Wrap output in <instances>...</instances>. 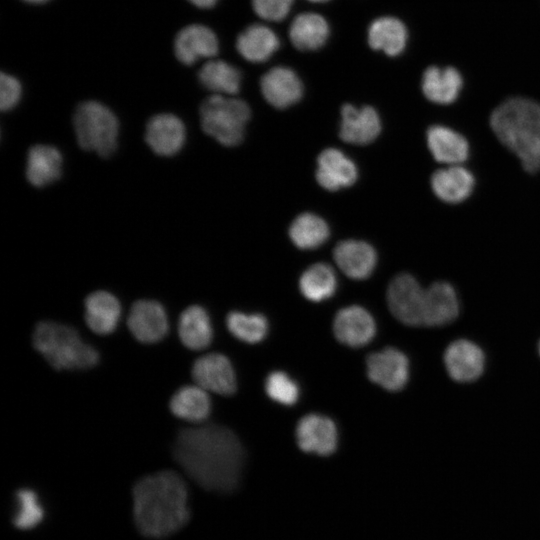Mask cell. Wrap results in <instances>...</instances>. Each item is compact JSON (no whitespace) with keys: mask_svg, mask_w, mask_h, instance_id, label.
<instances>
[{"mask_svg":"<svg viewBox=\"0 0 540 540\" xmlns=\"http://www.w3.org/2000/svg\"><path fill=\"white\" fill-rule=\"evenodd\" d=\"M268 397L285 406L294 405L299 398L300 390L297 382L283 371H272L264 382Z\"/></svg>","mask_w":540,"mask_h":540,"instance_id":"36","label":"cell"},{"mask_svg":"<svg viewBox=\"0 0 540 540\" xmlns=\"http://www.w3.org/2000/svg\"><path fill=\"white\" fill-rule=\"evenodd\" d=\"M430 184L432 191L440 200L456 204L466 200L472 194L475 177L466 167L454 164L434 171Z\"/></svg>","mask_w":540,"mask_h":540,"instance_id":"19","label":"cell"},{"mask_svg":"<svg viewBox=\"0 0 540 540\" xmlns=\"http://www.w3.org/2000/svg\"><path fill=\"white\" fill-rule=\"evenodd\" d=\"M459 314L455 288L446 281H436L425 288L423 325L436 327L453 322Z\"/></svg>","mask_w":540,"mask_h":540,"instance_id":"18","label":"cell"},{"mask_svg":"<svg viewBox=\"0 0 540 540\" xmlns=\"http://www.w3.org/2000/svg\"><path fill=\"white\" fill-rule=\"evenodd\" d=\"M79 145L100 156L110 155L117 146L119 123L115 114L97 101L80 103L73 116Z\"/></svg>","mask_w":540,"mask_h":540,"instance_id":"6","label":"cell"},{"mask_svg":"<svg viewBox=\"0 0 540 540\" xmlns=\"http://www.w3.org/2000/svg\"><path fill=\"white\" fill-rule=\"evenodd\" d=\"M226 326L235 338L248 344L263 341L269 330L268 321L264 315L246 314L241 311H231L226 317Z\"/></svg>","mask_w":540,"mask_h":540,"instance_id":"34","label":"cell"},{"mask_svg":"<svg viewBox=\"0 0 540 540\" xmlns=\"http://www.w3.org/2000/svg\"><path fill=\"white\" fill-rule=\"evenodd\" d=\"M367 377L383 389L400 391L409 379V360L394 347L371 353L366 360Z\"/></svg>","mask_w":540,"mask_h":540,"instance_id":"8","label":"cell"},{"mask_svg":"<svg viewBox=\"0 0 540 540\" xmlns=\"http://www.w3.org/2000/svg\"><path fill=\"white\" fill-rule=\"evenodd\" d=\"M380 131V117L374 108H356L351 104L342 106L339 135L343 141L357 145L368 144L377 138Z\"/></svg>","mask_w":540,"mask_h":540,"instance_id":"16","label":"cell"},{"mask_svg":"<svg viewBox=\"0 0 540 540\" xmlns=\"http://www.w3.org/2000/svg\"><path fill=\"white\" fill-rule=\"evenodd\" d=\"M200 84L207 90L221 94H236L241 85V72L223 60H211L198 72Z\"/></svg>","mask_w":540,"mask_h":540,"instance_id":"31","label":"cell"},{"mask_svg":"<svg viewBox=\"0 0 540 540\" xmlns=\"http://www.w3.org/2000/svg\"><path fill=\"white\" fill-rule=\"evenodd\" d=\"M191 374L207 392L229 396L237 390V379L230 360L221 353H208L196 359Z\"/></svg>","mask_w":540,"mask_h":540,"instance_id":"9","label":"cell"},{"mask_svg":"<svg viewBox=\"0 0 540 540\" xmlns=\"http://www.w3.org/2000/svg\"><path fill=\"white\" fill-rule=\"evenodd\" d=\"M295 436L298 447L306 453L329 456L337 448L336 424L325 415L311 413L303 416L297 423Z\"/></svg>","mask_w":540,"mask_h":540,"instance_id":"11","label":"cell"},{"mask_svg":"<svg viewBox=\"0 0 540 540\" xmlns=\"http://www.w3.org/2000/svg\"><path fill=\"white\" fill-rule=\"evenodd\" d=\"M426 142L434 159L449 165L461 164L469 157L470 146L464 135L451 127L434 124L426 131Z\"/></svg>","mask_w":540,"mask_h":540,"instance_id":"21","label":"cell"},{"mask_svg":"<svg viewBox=\"0 0 540 540\" xmlns=\"http://www.w3.org/2000/svg\"><path fill=\"white\" fill-rule=\"evenodd\" d=\"M188 489L171 470L158 471L138 480L132 490L133 517L139 532L164 538L182 529L190 519Z\"/></svg>","mask_w":540,"mask_h":540,"instance_id":"2","label":"cell"},{"mask_svg":"<svg viewBox=\"0 0 540 540\" xmlns=\"http://www.w3.org/2000/svg\"><path fill=\"white\" fill-rule=\"evenodd\" d=\"M490 127L498 140L529 173L540 170V103L522 96L510 97L491 113Z\"/></svg>","mask_w":540,"mask_h":540,"instance_id":"3","label":"cell"},{"mask_svg":"<svg viewBox=\"0 0 540 540\" xmlns=\"http://www.w3.org/2000/svg\"><path fill=\"white\" fill-rule=\"evenodd\" d=\"M34 348L56 370H84L96 366L99 352L71 326L41 321L33 331Z\"/></svg>","mask_w":540,"mask_h":540,"instance_id":"4","label":"cell"},{"mask_svg":"<svg viewBox=\"0 0 540 540\" xmlns=\"http://www.w3.org/2000/svg\"><path fill=\"white\" fill-rule=\"evenodd\" d=\"M23 1L30 4H42V3L48 2L49 0H23Z\"/></svg>","mask_w":540,"mask_h":540,"instance_id":"40","label":"cell"},{"mask_svg":"<svg viewBox=\"0 0 540 540\" xmlns=\"http://www.w3.org/2000/svg\"><path fill=\"white\" fill-rule=\"evenodd\" d=\"M335 338L343 345L359 348L367 345L376 334V323L365 308L351 305L340 309L333 320Z\"/></svg>","mask_w":540,"mask_h":540,"instance_id":"12","label":"cell"},{"mask_svg":"<svg viewBox=\"0 0 540 540\" xmlns=\"http://www.w3.org/2000/svg\"><path fill=\"white\" fill-rule=\"evenodd\" d=\"M309 1H312V2H324V1H328V0H309Z\"/></svg>","mask_w":540,"mask_h":540,"instance_id":"41","label":"cell"},{"mask_svg":"<svg viewBox=\"0 0 540 540\" xmlns=\"http://www.w3.org/2000/svg\"><path fill=\"white\" fill-rule=\"evenodd\" d=\"M219 42L212 29L203 24L183 27L175 36V57L185 65H193L199 59L211 58L218 53Z\"/></svg>","mask_w":540,"mask_h":540,"instance_id":"13","label":"cell"},{"mask_svg":"<svg viewBox=\"0 0 540 540\" xmlns=\"http://www.w3.org/2000/svg\"><path fill=\"white\" fill-rule=\"evenodd\" d=\"M186 137L181 119L170 113H161L150 118L146 125L145 140L160 156H172L179 152Z\"/></svg>","mask_w":540,"mask_h":540,"instance_id":"17","label":"cell"},{"mask_svg":"<svg viewBox=\"0 0 540 540\" xmlns=\"http://www.w3.org/2000/svg\"><path fill=\"white\" fill-rule=\"evenodd\" d=\"M538 352H539V355H540V342H539V345H538Z\"/></svg>","mask_w":540,"mask_h":540,"instance_id":"42","label":"cell"},{"mask_svg":"<svg viewBox=\"0 0 540 540\" xmlns=\"http://www.w3.org/2000/svg\"><path fill=\"white\" fill-rule=\"evenodd\" d=\"M260 88L265 100L278 109L296 104L303 95V85L290 68L278 66L267 71L261 78Z\"/></svg>","mask_w":540,"mask_h":540,"instance_id":"15","label":"cell"},{"mask_svg":"<svg viewBox=\"0 0 540 540\" xmlns=\"http://www.w3.org/2000/svg\"><path fill=\"white\" fill-rule=\"evenodd\" d=\"M236 48L247 61L260 63L269 59L279 48V38L269 27L253 24L239 34Z\"/></svg>","mask_w":540,"mask_h":540,"instance_id":"26","label":"cell"},{"mask_svg":"<svg viewBox=\"0 0 540 540\" xmlns=\"http://www.w3.org/2000/svg\"><path fill=\"white\" fill-rule=\"evenodd\" d=\"M421 88L429 101L448 105L458 98L463 88V77L454 67L430 66L423 73Z\"/></svg>","mask_w":540,"mask_h":540,"instance_id":"24","label":"cell"},{"mask_svg":"<svg viewBox=\"0 0 540 540\" xmlns=\"http://www.w3.org/2000/svg\"><path fill=\"white\" fill-rule=\"evenodd\" d=\"M250 114L245 101L218 94L208 97L200 106L204 132L224 146H235L242 141Z\"/></svg>","mask_w":540,"mask_h":540,"instance_id":"5","label":"cell"},{"mask_svg":"<svg viewBox=\"0 0 540 540\" xmlns=\"http://www.w3.org/2000/svg\"><path fill=\"white\" fill-rule=\"evenodd\" d=\"M173 457L199 486L227 493L240 483L245 454L237 435L227 427L206 424L181 429Z\"/></svg>","mask_w":540,"mask_h":540,"instance_id":"1","label":"cell"},{"mask_svg":"<svg viewBox=\"0 0 540 540\" xmlns=\"http://www.w3.org/2000/svg\"><path fill=\"white\" fill-rule=\"evenodd\" d=\"M62 156L52 146L34 145L27 156L26 176L28 181L42 187L57 180L61 175Z\"/></svg>","mask_w":540,"mask_h":540,"instance_id":"28","label":"cell"},{"mask_svg":"<svg viewBox=\"0 0 540 540\" xmlns=\"http://www.w3.org/2000/svg\"><path fill=\"white\" fill-rule=\"evenodd\" d=\"M337 278L333 268L326 263H316L307 268L299 279L301 294L309 301L321 302L335 293Z\"/></svg>","mask_w":540,"mask_h":540,"instance_id":"32","label":"cell"},{"mask_svg":"<svg viewBox=\"0 0 540 540\" xmlns=\"http://www.w3.org/2000/svg\"><path fill=\"white\" fill-rule=\"evenodd\" d=\"M292 242L300 249H314L329 237V227L319 216L303 213L297 216L289 228Z\"/></svg>","mask_w":540,"mask_h":540,"instance_id":"33","label":"cell"},{"mask_svg":"<svg viewBox=\"0 0 540 540\" xmlns=\"http://www.w3.org/2000/svg\"><path fill=\"white\" fill-rule=\"evenodd\" d=\"M14 526L21 530L37 527L44 519L45 510L38 494L30 488H21L15 495Z\"/></svg>","mask_w":540,"mask_h":540,"instance_id":"35","label":"cell"},{"mask_svg":"<svg viewBox=\"0 0 540 540\" xmlns=\"http://www.w3.org/2000/svg\"><path fill=\"white\" fill-rule=\"evenodd\" d=\"M127 326L136 340L144 344H153L166 337L169 320L161 303L143 299L133 303L127 318Z\"/></svg>","mask_w":540,"mask_h":540,"instance_id":"10","label":"cell"},{"mask_svg":"<svg viewBox=\"0 0 540 540\" xmlns=\"http://www.w3.org/2000/svg\"><path fill=\"white\" fill-rule=\"evenodd\" d=\"M22 95V86L19 80L5 72L0 78V108L2 111L14 108Z\"/></svg>","mask_w":540,"mask_h":540,"instance_id":"38","label":"cell"},{"mask_svg":"<svg viewBox=\"0 0 540 540\" xmlns=\"http://www.w3.org/2000/svg\"><path fill=\"white\" fill-rule=\"evenodd\" d=\"M391 314L407 326L423 325L425 288L408 273L396 275L386 293Z\"/></svg>","mask_w":540,"mask_h":540,"instance_id":"7","label":"cell"},{"mask_svg":"<svg viewBox=\"0 0 540 540\" xmlns=\"http://www.w3.org/2000/svg\"><path fill=\"white\" fill-rule=\"evenodd\" d=\"M444 363L452 379L458 382H471L483 373L485 356L477 344L466 339H459L446 348Z\"/></svg>","mask_w":540,"mask_h":540,"instance_id":"14","label":"cell"},{"mask_svg":"<svg viewBox=\"0 0 540 540\" xmlns=\"http://www.w3.org/2000/svg\"><path fill=\"white\" fill-rule=\"evenodd\" d=\"M408 32L402 21L385 16L374 20L368 30V42L372 49L388 56L400 55L406 47Z\"/></svg>","mask_w":540,"mask_h":540,"instance_id":"27","label":"cell"},{"mask_svg":"<svg viewBox=\"0 0 540 540\" xmlns=\"http://www.w3.org/2000/svg\"><path fill=\"white\" fill-rule=\"evenodd\" d=\"M178 334L188 349L207 348L213 339V326L208 312L200 305L187 307L179 317Z\"/></svg>","mask_w":540,"mask_h":540,"instance_id":"25","label":"cell"},{"mask_svg":"<svg viewBox=\"0 0 540 540\" xmlns=\"http://www.w3.org/2000/svg\"><path fill=\"white\" fill-rule=\"evenodd\" d=\"M292 44L302 51L321 48L329 36V25L324 17L316 13L299 14L289 29Z\"/></svg>","mask_w":540,"mask_h":540,"instance_id":"30","label":"cell"},{"mask_svg":"<svg viewBox=\"0 0 540 540\" xmlns=\"http://www.w3.org/2000/svg\"><path fill=\"white\" fill-rule=\"evenodd\" d=\"M339 269L351 279L363 280L373 272L377 255L374 248L364 241L344 240L333 251Z\"/></svg>","mask_w":540,"mask_h":540,"instance_id":"20","label":"cell"},{"mask_svg":"<svg viewBox=\"0 0 540 540\" xmlns=\"http://www.w3.org/2000/svg\"><path fill=\"white\" fill-rule=\"evenodd\" d=\"M188 1L198 8L208 9L215 6L218 0H188Z\"/></svg>","mask_w":540,"mask_h":540,"instance_id":"39","label":"cell"},{"mask_svg":"<svg viewBox=\"0 0 540 540\" xmlns=\"http://www.w3.org/2000/svg\"><path fill=\"white\" fill-rule=\"evenodd\" d=\"M169 408L175 417L199 423L208 418L211 400L208 392L197 384L185 385L175 391L170 399Z\"/></svg>","mask_w":540,"mask_h":540,"instance_id":"29","label":"cell"},{"mask_svg":"<svg viewBox=\"0 0 540 540\" xmlns=\"http://www.w3.org/2000/svg\"><path fill=\"white\" fill-rule=\"evenodd\" d=\"M84 308L85 322L94 333L108 335L115 331L121 317V304L113 294L95 291L86 297Z\"/></svg>","mask_w":540,"mask_h":540,"instance_id":"23","label":"cell"},{"mask_svg":"<svg viewBox=\"0 0 540 540\" xmlns=\"http://www.w3.org/2000/svg\"><path fill=\"white\" fill-rule=\"evenodd\" d=\"M317 165L316 179L319 185L330 191L353 185L358 176L354 162L335 148L323 150Z\"/></svg>","mask_w":540,"mask_h":540,"instance_id":"22","label":"cell"},{"mask_svg":"<svg viewBox=\"0 0 540 540\" xmlns=\"http://www.w3.org/2000/svg\"><path fill=\"white\" fill-rule=\"evenodd\" d=\"M293 4V0H252L255 13L268 21L284 19Z\"/></svg>","mask_w":540,"mask_h":540,"instance_id":"37","label":"cell"}]
</instances>
